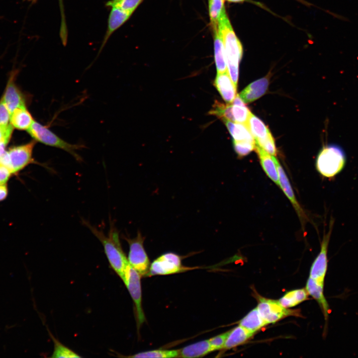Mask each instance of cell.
Returning a JSON list of instances; mask_svg holds the SVG:
<instances>
[{
	"label": "cell",
	"mask_w": 358,
	"mask_h": 358,
	"mask_svg": "<svg viewBox=\"0 0 358 358\" xmlns=\"http://www.w3.org/2000/svg\"><path fill=\"white\" fill-rule=\"evenodd\" d=\"M254 335V333L238 325L230 330L223 349L229 350L242 345Z\"/></svg>",
	"instance_id": "obj_20"
},
{
	"label": "cell",
	"mask_w": 358,
	"mask_h": 358,
	"mask_svg": "<svg viewBox=\"0 0 358 358\" xmlns=\"http://www.w3.org/2000/svg\"><path fill=\"white\" fill-rule=\"evenodd\" d=\"M346 163V154L336 144L324 146L319 152L316 160V168L322 176L332 178L344 169Z\"/></svg>",
	"instance_id": "obj_3"
},
{
	"label": "cell",
	"mask_w": 358,
	"mask_h": 358,
	"mask_svg": "<svg viewBox=\"0 0 358 358\" xmlns=\"http://www.w3.org/2000/svg\"><path fill=\"white\" fill-rule=\"evenodd\" d=\"M143 0H111L108 1L106 5L115 7L124 10L133 12Z\"/></svg>",
	"instance_id": "obj_30"
},
{
	"label": "cell",
	"mask_w": 358,
	"mask_h": 358,
	"mask_svg": "<svg viewBox=\"0 0 358 358\" xmlns=\"http://www.w3.org/2000/svg\"><path fill=\"white\" fill-rule=\"evenodd\" d=\"M82 223L100 242L110 266L122 280L129 263L122 250L119 232L115 223L110 220L109 229L106 234L85 219L82 220Z\"/></svg>",
	"instance_id": "obj_1"
},
{
	"label": "cell",
	"mask_w": 358,
	"mask_h": 358,
	"mask_svg": "<svg viewBox=\"0 0 358 358\" xmlns=\"http://www.w3.org/2000/svg\"><path fill=\"white\" fill-rule=\"evenodd\" d=\"M27 131L35 141L63 150L69 153L76 161L79 162L83 161L82 158L77 151L84 148V145L73 144L66 142L53 132L47 126L35 120Z\"/></svg>",
	"instance_id": "obj_4"
},
{
	"label": "cell",
	"mask_w": 358,
	"mask_h": 358,
	"mask_svg": "<svg viewBox=\"0 0 358 358\" xmlns=\"http://www.w3.org/2000/svg\"><path fill=\"white\" fill-rule=\"evenodd\" d=\"M226 54L228 73L237 87L239 65L243 55V47L234 31L225 9L222 12L218 22Z\"/></svg>",
	"instance_id": "obj_2"
},
{
	"label": "cell",
	"mask_w": 358,
	"mask_h": 358,
	"mask_svg": "<svg viewBox=\"0 0 358 358\" xmlns=\"http://www.w3.org/2000/svg\"><path fill=\"white\" fill-rule=\"evenodd\" d=\"M181 259L173 253L164 254L151 264L148 274L153 275H168L179 272L183 270Z\"/></svg>",
	"instance_id": "obj_10"
},
{
	"label": "cell",
	"mask_w": 358,
	"mask_h": 358,
	"mask_svg": "<svg viewBox=\"0 0 358 358\" xmlns=\"http://www.w3.org/2000/svg\"><path fill=\"white\" fill-rule=\"evenodd\" d=\"M129 245V251L128 262L141 276L148 274L150 268V261L144 249L143 243L144 238L138 231L136 237L131 239L124 237Z\"/></svg>",
	"instance_id": "obj_6"
},
{
	"label": "cell",
	"mask_w": 358,
	"mask_h": 358,
	"mask_svg": "<svg viewBox=\"0 0 358 358\" xmlns=\"http://www.w3.org/2000/svg\"><path fill=\"white\" fill-rule=\"evenodd\" d=\"M214 85L222 98L227 103H232L236 96L237 86L230 78L228 71L217 73Z\"/></svg>",
	"instance_id": "obj_12"
},
{
	"label": "cell",
	"mask_w": 358,
	"mask_h": 358,
	"mask_svg": "<svg viewBox=\"0 0 358 358\" xmlns=\"http://www.w3.org/2000/svg\"><path fill=\"white\" fill-rule=\"evenodd\" d=\"M267 325L257 307L250 311L239 323V325L254 334Z\"/></svg>",
	"instance_id": "obj_24"
},
{
	"label": "cell",
	"mask_w": 358,
	"mask_h": 358,
	"mask_svg": "<svg viewBox=\"0 0 358 358\" xmlns=\"http://www.w3.org/2000/svg\"><path fill=\"white\" fill-rule=\"evenodd\" d=\"M227 0L230 2H241V1H244L245 0Z\"/></svg>",
	"instance_id": "obj_38"
},
{
	"label": "cell",
	"mask_w": 358,
	"mask_h": 358,
	"mask_svg": "<svg viewBox=\"0 0 358 358\" xmlns=\"http://www.w3.org/2000/svg\"><path fill=\"white\" fill-rule=\"evenodd\" d=\"M13 129L10 124L6 126H0V144H7L11 138Z\"/></svg>",
	"instance_id": "obj_35"
},
{
	"label": "cell",
	"mask_w": 358,
	"mask_h": 358,
	"mask_svg": "<svg viewBox=\"0 0 358 358\" xmlns=\"http://www.w3.org/2000/svg\"><path fill=\"white\" fill-rule=\"evenodd\" d=\"M272 157L278 171L279 186L280 187L295 209V210L297 213L299 219L302 224V226H303V227L304 228V225L308 220V218H307L304 211L296 199L292 186L283 168L282 167L277 159L273 156Z\"/></svg>",
	"instance_id": "obj_11"
},
{
	"label": "cell",
	"mask_w": 358,
	"mask_h": 358,
	"mask_svg": "<svg viewBox=\"0 0 358 358\" xmlns=\"http://www.w3.org/2000/svg\"><path fill=\"white\" fill-rule=\"evenodd\" d=\"M10 112L3 102L0 100V126H6L10 125Z\"/></svg>",
	"instance_id": "obj_34"
},
{
	"label": "cell",
	"mask_w": 358,
	"mask_h": 358,
	"mask_svg": "<svg viewBox=\"0 0 358 358\" xmlns=\"http://www.w3.org/2000/svg\"><path fill=\"white\" fill-rule=\"evenodd\" d=\"M1 99L10 114L15 108L25 106L24 97L15 84L12 77L8 81Z\"/></svg>",
	"instance_id": "obj_14"
},
{
	"label": "cell",
	"mask_w": 358,
	"mask_h": 358,
	"mask_svg": "<svg viewBox=\"0 0 358 358\" xmlns=\"http://www.w3.org/2000/svg\"><path fill=\"white\" fill-rule=\"evenodd\" d=\"M34 120L26 105L15 108L10 114V124L18 130L27 131Z\"/></svg>",
	"instance_id": "obj_17"
},
{
	"label": "cell",
	"mask_w": 358,
	"mask_h": 358,
	"mask_svg": "<svg viewBox=\"0 0 358 358\" xmlns=\"http://www.w3.org/2000/svg\"><path fill=\"white\" fill-rule=\"evenodd\" d=\"M308 294L314 298L321 307L326 321H327L330 309L324 294V284L309 277L306 285Z\"/></svg>",
	"instance_id": "obj_15"
},
{
	"label": "cell",
	"mask_w": 358,
	"mask_h": 358,
	"mask_svg": "<svg viewBox=\"0 0 358 358\" xmlns=\"http://www.w3.org/2000/svg\"><path fill=\"white\" fill-rule=\"evenodd\" d=\"M233 147L235 151L240 157L248 155L255 149L256 143L250 141H233Z\"/></svg>",
	"instance_id": "obj_31"
},
{
	"label": "cell",
	"mask_w": 358,
	"mask_h": 358,
	"mask_svg": "<svg viewBox=\"0 0 358 358\" xmlns=\"http://www.w3.org/2000/svg\"><path fill=\"white\" fill-rule=\"evenodd\" d=\"M179 350H156L140 352L127 357L170 358L179 357Z\"/></svg>",
	"instance_id": "obj_28"
},
{
	"label": "cell",
	"mask_w": 358,
	"mask_h": 358,
	"mask_svg": "<svg viewBox=\"0 0 358 358\" xmlns=\"http://www.w3.org/2000/svg\"><path fill=\"white\" fill-rule=\"evenodd\" d=\"M246 124L252 134L255 142L266 139L271 135L268 128L265 124L252 113Z\"/></svg>",
	"instance_id": "obj_23"
},
{
	"label": "cell",
	"mask_w": 358,
	"mask_h": 358,
	"mask_svg": "<svg viewBox=\"0 0 358 358\" xmlns=\"http://www.w3.org/2000/svg\"><path fill=\"white\" fill-rule=\"evenodd\" d=\"M256 145L259 146L268 153L273 156L276 155L277 150L274 142V139L272 135L269 136L266 139L256 142Z\"/></svg>",
	"instance_id": "obj_32"
},
{
	"label": "cell",
	"mask_w": 358,
	"mask_h": 358,
	"mask_svg": "<svg viewBox=\"0 0 358 358\" xmlns=\"http://www.w3.org/2000/svg\"><path fill=\"white\" fill-rule=\"evenodd\" d=\"M224 0H208L209 13L212 26L218 24L219 18L225 9Z\"/></svg>",
	"instance_id": "obj_29"
},
{
	"label": "cell",
	"mask_w": 358,
	"mask_h": 358,
	"mask_svg": "<svg viewBox=\"0 0 358 358\" xmlns=\"http://www.w3.org/2000/svg\"><path fill=\"white\" fill-rule=\"evenodd\" d=\"M232 104L234 122L246 124L251 112L239 94L236 95Z\"/></svg>",
	"instance_id": "obj_26"
},
{
	"label": "cell",
	"mask_w": 358,
	"mask_h": 358,
	"mask_svg": "<svg viewBox=\"0 0 358 358\" xmlns=\"http://www.w3.org/2000/svg\"><path fill=\"white\" fill-rule=\"evenodd\" d=\"M209 340H205L186 346L179 350L181 358H198L212 352Z\"/></svg>",
	"instance_id": "obj_22"
},
{
	"label": "cell",
	"mask_w": 358,
	"mask_h": 358,
	"mask_svg": "<svg viewBox=\"0 0 358 358\" xmlns=\"http://www.w3.org/2000/svg\"><path fill=\"white\" fill-rule=\"evenodd\" d=\"M214 32V60L217 73L227 71V62L222 38L218 24L212 26Z\"/></svg>",
	"instance_id": "obj_16"
},
{
	"label": "cell",
	"mask_w": 358,
	"mask_h": 358,
	"mask_svg": "<svg viewBox=\"0 0 358 358\" xmlns=\"http://www.w3.org/2000/svg\"><path fill=\"white\" fill-rule=\"evenodd\" d=\"M333 224L334 221L332 219L328 232L323 236L320 251L312 264L310 270L309 277L323 284L328 268L327 251Z\"/></svg>",
	"instance_id": "obj_9"
},
{
	"label": "cell",
	"mask_w": 358,
	"mask_h": 358,
	"mask_svg": "<svg viewBox=\"0 0 358 358\" xmlns=\"http://www.w3.org/2000/svg\"><path fill=\"white\" fill-rule=\"evenodd\" d=\"M11 173L7 167L0 164V185L7 182Z\"/></svg>",
	"instance_id": "obj_36"
},
{
	"label": "cell",
	"mask_w": 358,
	"mask_h": 358,
	"mask_svg": "<svg viewBox=\"0 0 358 358\" xmlns=\"http://www.w3.org/2000/svg\"><path fill=\"white\" fill-rule=\"evenodd\" d=\"M257 308L264 320L268 324L275 323L288 316H299L298 310H291L282 306L278 300L258 297Z\"/></svg>",
	"instance_id": "obj_8"
},
{
	"label": "cell",
	"mask_w": 358,
	"mask_h": 358,
	"mask_svg": "<svg viewBox=\"0 0 358 358\" xmlns=\"http://www.w3.org/2000/svg\"><path fill=\"white\" fill-rule=\"evenodd\" d=\"M268 85V77L261 78L250 84L239 95L245 103L253 102L266 93Z\"/></svg>",
	"instance_id": "obj_13"
},
{
	"label": "cell",
	"mask_w": 358,
	"mask_h": 358,
	"mask_svg": "<svg viewBox=\"0 0 358 358\" xmlns=\"http://www.w3.org/2000/svg\"><path fill=\"white\" fill-rule=\"evenodd\" d=\"M223 121L232 137L233 141H250L256 143L246 124L228 120H224Z\"/></svg>",
	"instance_id": "obj_21"
},
{
	"label": "cell",
	"mask_w": 358,
	"mask_h": 358,
	"mask_svg": "<svg viewBox=\"0 0 358 358\" xmlns=\"http://www.w3.org/2000/svg\"><path fill=\"white\" fill-rule=\"evenodd\" d=\"M229 332L228 331L209 339L212 352L223 349Z\"/></svg>",
	"instance_id": "obj_33"
},
{
	"label": "cell",
	"mask_w": 358,
	"mask_h": 358,
	"mask_svg": "<svg viewBox=\"0 0 358 358\" xmlns=\"http://www.w3.org/2000/svg\"><path fill=\"white\" fill-rule=\"evenodd\" d=\"M122 281L134 303L137 327L139 330L145 320L144 313L142 307L141 275L129 264Z\"/></svg>",
	"instance_id": "obj_7"
},
{
	"label": "cell",
	"mask_w": 358,
	"mask_h": 358,
	"mask_svg": "<svg viewBox=\"0 0 358 358\" xmlns=\"http://www.w3.org/2000/svg\"><path fill=\"white\" fill-rule=\"evenodd\" d=\"M50 336L54 343V350L51 356L52 358H81L77 353L62 344L52 334Z\"/></svg>",
	"instance_id": "obj_27"
},
{
	"label": "cell",
	"mask_w": 358,
	"mask_h": 358,
	"mask_svg": "<svg viewBox=\"0 0 358 358\" xmlns=\"http://www.w3.org/2000/svg\"><path fill=\"white\" fill-rule=\"evenodd\" d=\"M132 13L131 12L112 7L108 18L107 30L102 45H104L112 33L128 19Z\"/></svg>",
	"instance_id": "obj_18"
},
{
	"label": "cell",
	"mask_w": 358,
	"mask_h": 358,
	"mask_svg": "<svg viewBox=\"0 0 358 358\" xmlns=\"http://www.w3.org/2000/svg\"><path fill=\"white\" fill-rule=\"evenodd\" d=\"M255 150L264 172L273 182L279 185L278 171L273 157L257 145Z\"/></svg>",
	"instance_id": "obj_19"
},
{
	"label": "cell",
	"mask_w": 358,
	"mask_h": 358,
	"mask_svg": "<svg viewBox=\"0 0 358 358\" xmlns=\"http://www.w3.org/2000/svg\"><path fill=\"white\" fill-rule=\"evenodd\" d=\"M35 141L12 147L0 157V164L7 167L12 173H16L30 164L35 163L33 150Z\"/></svg>",
	"instance_id": "obj_5"
},
{
	"label": "cell",
	"mask_w": 358,
	"mask_h": 358,
	"mask_svg": "<svg viewBox=\"0 0 358 358\" xmlns=\"http://www.w3.org/2000/svg\"><path fill=\"white\" fill-rule=\"evenodd\" d=\"M27 0V1H30L32 3H35L37 0Z\"/></svg>",
	"instance_id": "obj_39"
},
{
	"label": "cell",
	"mask_w": 358,
	"mask_h": 358,
	"mask_svg": "<svg viewBox=\"0 0 358 358\" xmlns=\"http://www.w3.org/2000/svg\"><path fill=\"white\" fill-rule=\"evenodd\" d=\"M308 295L305 288L297 289L287 292L278 301L284 307L289 308L307 300Z\"/></svg>",
	"instance_id": "obj_25"
},
{
	"label": "cell",
	"mask_w": 358,
	"mask_h": 358,
	"mask_svg": "<svg viewBox=\"0 0 358 358\" xmlns=\"http://www.w3.org/2000/svg\"><path fill=\"white\" fill-rule=\"evenodd\" d=\"M7 188L5 184L0 185V201L5 199L7 195Z\"/></svg>",
	"instance_id": "obj_37"
}]
</instances>
